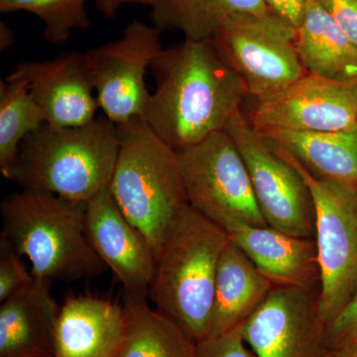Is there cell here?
I'll return each mask as SVG.
<instances>
[{"instance_id":"6da1fadb","label":"cell","mask_w":357,"mask_h":357,"mask_svg":"<svg viewBox=\"0 0 357 357\" xmlns=\"http://www.w3.org/2000/svg\"><path fill=\"white\" fill-rule=\"evenodd\" d=\"M156 89L142 117L176 152L225 130L248 96L211 40L185 39L152 63Z\"/></svg>"},{"instance_id":"7a4b0ae2","label":"cell","mask_w":357,"mask_h":357,"mask_svg":"<svg viewBox=\"0 0 357 357\" xmlns=\"http://www.w3.org/2000/svg\"><path fill=\"white\" fill-rule=\"evenodd\" d=\"M119 151L117 126L105 115L74 128L44 124L21 142L4 178L22 189L88 204L109 189Z\"/></svg>"},{"instance_id":"3957f363","label":"cell","mask_w":357,"mask_h":357,"mask_svg":"<svg viewBox=\"0 0 357 357\" xmlns=\"http://www.w3.org/2000/svg\"><path fill=\"white\" fill-rule=\"evenodd\" d=\"M2 231L41 280L73 282L105 273L89 243L86 204L36 190L8 195L0 204Z\"/></svg>"},{"instance_id":"277c9868","label":"cell","mask_w":357,"mask_h":357,"mask_svg":"<svg viewBox=\"0 0 357 357\" xmlns=\"http://www.w3.org/2000/svg\"><path fill=\"white\" fill-rule=\"evenodd\" d=\"M227 232L188 204L156 257L148 297L195 342L208 337Z\"/></svg>"},{"instance_id":"5b68a950","label":"cell","mask_w":357,"mask_h":357,"mask_svg":"<svg viewBox=\"0 0 357 357\" xmlns=\"http://www.w3.org/2000/svg\"><path fill=\"white\" fill-rule=\"evenodd\" d=\"M116 126L119 151L109 189L157 257L189 204L177 152L160 139L143 117Z\"/></svg>"},{"instance_id":"8992f818","label":"cell","mask_w":357,"mask_h":357,"mask_svg":"<svg viewBox=\"0 0 357 357\" xmlns=\"http://www.w3.org/2000/svg\"><path fill=\"white\" fill-rule=\"evenodd\" d=\"M271 144L297 169L311 192L316 211L319 311L326 326L344 310L357 288V191L314 175L287 150Z\"/></svg>"},{"instance_id":"52a82bcc","label":"cell","mask_w":357,"mask_h":357,"mask_svg":"<svg viewBox=\"0 0 357 357\" xmlns=\"http://www.w3.org/2000/svg\"><path fill=\"white\" fill-rule=\"evenodd\" d=\"M188 203L225 229L241 222L268 227L245 162L225 130L177 152Z\"/></svg>"},{"instance_id":"ba28073f","label":"cell","mask_w":357,"mask_h":357,"mask_svg":"<svg viewBox=\"0 0 357 357\" xmlns=\"http://www.w3.org/2000/svg\"><path fill=\"white\" fill-rule=\"evenodd\" d=\"M257 102L280 93L306 74L296 48V29L273 13L243 14L211 39Z\"/></svg>"},{"instance_id":"9c48e42d","label":"cell","mask_w":357,"mask_h":357,"mask_svg":"<svg viewBox=\"0 0 357 357\" xmlns=\"http://www.w3.org/2000/svg\"><path fill=\"white\" fill-rule=\"evenodd\" d=\"M241 154L268 227L301 238L314 239L316 211L311 192L297 169L238 112L227 124Z\"/></svg>"},{"instance_id":"30bf717a","label":"cell","mask_w":357,"mask_h":357,"mask_svg":"<svg viewBox=\"0 0 357 357\" xmlns=\"http://www.w3.org/2000/svg\"><path fill=\"white\" fill-rule=\"evenodd\" d=\"M161 33L156 26L133 21L121 38L86 52L98 107L115 124L144 114L150 96L145 77L163 50Z\"/></svg>"},{"instance_id":"8fae6325","label":"cell","mask_w":357,"mask_h":357,"mask_svg":"<svg viewBox=\"0 0 357 357\" xmlns=\"http://www.w3.org/2000/svg\"><path fill=\"white\" fill-rule=\"evenodd\" d=\"M314 289L274 287L243 323L256 357H331Z\"/></svg>"},{"instance_id":"7c38bea8","label":"cell","mask_w":357,"mask_h":357,"mask_svg":"<svg viewBox=\"0 0 357 357\" xmlns=\"http://www.w3.org/2000/svg\"><path fill=\"white\" fill-rule=\"evenodd\" d=\"M249 121L258 130H349L357 126V79L333 81L306 73L280 93L257 102Z\"/></svg>"},{"instance_id":"4fadbf2b","label":"cell","mask_w":357,"mask_h":357,"mask_svg":"<svg viewBox=\"0 0 357 357\" xmlns=\"http://www.w3.org/2000/svg\"><path fill=\"white\" fill-rule=\"evenodd\" d=\"M9 77L23 79L53 128H74L96 119L100 109L88 54L70 51L52 60L14 67Z\"/></svg>"},{"instance_id":"5bb4252c","label":"cell","mask_w":357,"mask_h":357,"mask_svg":"<svg viewBox=\"0 0 357 357\" xmlns=\"http://www.w3.org/2000/svg\"><path fill=\"white\" fill-rule=\"evenodd\" d=\"M86 222L89 243L123 291L148 298L156 255L146 237L122 213L109 189L86 204Z\"/></svg>"},{"instance_id":"9a60e30c","label":"cell","mask_w":357,"mask_h":357,"mask_svg":"<svg viewBox=\"0 0 357 357\" xmlns=\"http://www.w3.org/2000/svg\"><path fill=\"white\" fill-rule=\"evenodd\" d=\"M223 230L274 287H317L319 269L314 239L241 222Z\"/></svg>"},{"instance_id":"2e32d148","label":"cell","mask_w":357,"mask_h":357,"mask_svg":"<svg viewBox=\"0 0 357 357\" xmlns=\"http://www.w3.org/2000/svg\"><path fill=\"white\" fill-rule=\"evenodd\" d=\"M124 328L122 305L96 296H72L59 311L54 357H114Z\"/></svg>"},{"instance_id":"e0dca14e","label":"cell","mask_w":357,"mask_h":357,"mask_svg":"<svg viewBox=\"0 0 357 357\" xmlns=\"http://www.w3.org/2000/svg\"><path fill=\"white\" fill-rule=\"evenodd\" d=\"M52 281L35 278L29 287L1 303L0 357L55 356L60 307Z\"/></svg>"},{"instance_id":"ac0fdd59","label":"cell","mask_w":357,"mask_h":357,"mask_svg":"<svg viewBox=\"0 0 357 357\" xmlns=\"http://www.w3.org/2000/svg\"><path fill=\"white\" fill-rule=\"evenodd\" d=\"M273 288L248 256L229 241L218 263L208 337L243 324Z\"/></svg>"},{"instance_id":"d6986e66","label":"cell","mask_w":357,"mask_h":357,"mask_svg":"<svg viewBox=\"0 0 357 357\" xmlns=\"http://www.w3.org/2000/svg\"><path fill=\"white\" fill-rule=\"evenodd\" d=\"M259 131L270 142L290 152L314 175L357 191V126L335 132L280 128Z\"/></svg>"},{"instance_id":"ffe728a7","label":"cell","mask_w":357,"mask_h":357,"mask_svg":"<svg viewBox=\"0 0 357 357\" xmlns=\"http://www.w3.org/2000/svg\"><path fill=\"white\" fill-rule=\"evenodd\" d=\"M296 48L309 74L333 79H357V46L332 16L314 0L296 29Z\"/></svg>"},{"instance_id":"44dd1931","label":"cell","mask_w":357,"mask_h":357,"mask_svg":"<svg viewBox=\"0 0 357 357\" xmlns=\"http://www.w3.org/2000/svg\"><path fill=\"white\" fill-rule=\"evenodd\" d=\"M121 300L126 328L114 357H195L196 342L147 297L123 291Z\"/></svg>"},{"instance_id":"7402d4cb","label":"cell","mask_w":357,"mask_h":357,"mask_svg":"<svg viewBox=\"0 0 357 357\" xmlns=\"http://www.w3.org/2000/svg\"><path fill=\"white\" fill-rule=\"evenodd\" d=\"M151 8L161 31L178 30L192 40H211L236 16L270 13L265 0H157Z\"/></svg>"},{"instance_id":"603a6c76","label":"cell","mask_w":357,"mask_h":357,"mask_svg":"<svg viewBox=\"0 0 357 357\" xmlns=\"http://www.w3.org/2000/svg\"><path fill=\"white\" fill-rule=\"evenodd\" d=\"M46 124L43 110L27 84L7 77L0 81V172L6 176L17 157L21 142Z\"/></svg>"},{"instance_id":"cb8c5ba5","label":"cell","mask_w":357,"mask_h":357,"mask_svg":"<svg viewBox=\"0 0 357 357\" xmlns=\"http://www.w3.org/2000/svg\"><path fill=\"white\" fill-rule=\"evenodd\" d=\"M86 0H0V13L28 11L44 23L43 37L48 43L65 44L76 29L91 26Z\"/></svg>"},{"instance_id":"d4e9b609","label":"cell","mask_w":357,"mask_h":357,"mask_svg":"<svg viewBox=\"0 0 357 357\" xmlns=\"http://www.w3.org/2000/svg\"><path fill=\"white\" fill-rule=\"evenodd\" d=\"M34 280L22 255L3 234H0V302L29 287Z\"/></svg>"},{"instance_id":"484cf974","label":"cell","mask_w":357,"mask_h":357,"mask_svg":"<svg viewBox=\"0 0 357 357\" xmlns=\"http://www.w3.org/2000/svg\"><path fill=\"white\" fill-rule=\"evenodd\" d=\"M243 324L196 344L195 357H256L243 335Z\"/></svg>"},{"instance_id":"4316f807","label":"cell","mask_w":357,"mask_h":357,"mask_svg":"<svg viewBox=\"0 0 357 357\" xmlns=\"http://www.w3.org/2000/svg\"><path fill=\"white\" fill-rule=\"evenodd\" d=\"M357 340V288L337 318L326 326V344L331 354Z\"/></svg>"},{"instance_id":"83f0119b","label":"cell","mask_w":357,"mask_h":357,"mask_svg":"<svg viewBox=\"0 0 357 357\" xmlns=\"http://www.w3.org/2000/svg\"><path fill=\"white\" fill-rule=\"evenodd\" d=\"M342 32L357 46V0H319Z\"/></svg>"},{"instance_id":"f1b7e54d","label":"cell","mask_w":357,"mask_h":357,"mask_svg":"<svg viewBox=\"0 0 357 357\" xmlns=\"http://www.w3.org/2000/svg\"><path fill=\"white\" fill-rule=\"evenodd\" d=\"M314 0H265L270 13L297 29Z\"/></svg>"},{"instance_id":"f546056e","label":"cell","mask_w":357,"mask_h":357,"mask_svg":"<svg viewBox=\"0 0 357 357\" xmlns=\"http://www.w3.org/2000/svg\"><path fill=\"white\" fill-rule=\"evenodd\" d=\"M157 0H96V8L107 18H114L126 4H142L153 6Z\"/></svg>"},{"instance_id":"4dcf8cb0","label":"cell","mask_w":357,"mask_h":357,"mask_svg":"<svg viewBox=\"0 0 357 357\" xmlns=\"http://www.w3.org/2000/svg\"><path fill=\"white\" fill-rule=\"evenodd\" d=\"M14 43L13 29L4 21L0 22V50L6 51L11 48Z\"/></svg>"},{"instance_id":"1f68e13d","label":"cell","mask_w":357,"mask_h":357,"mask_svg":"<svg viewBox=\"0 0 357 357\" xmlns=\"http://www.w3.org/2000/svg\"><path fill=\"white\" fill-rule=\"evenodd\" d=\"M331 357H357V340L331 354Z\"/></svg>"}]
</instances>
